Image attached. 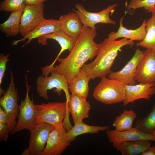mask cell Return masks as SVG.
<instances>
[{
    "label": "cell",
    "mask_w": 155,
    "mask_h": 155,
    "mask_svg": "<svg viewBox=\"0 0 155 155\" xmlns=\"http://www.w3.org/2000/svg\"><path fill=\"white\" fill-rule=\"evenodd\" d=\"M146 30L145 37L136 45L155 52V11L152 13L151 17L146 21Z\"/></svg>",
    "instance_id": "d4e9b609"
},
{
    "label": "cell",
    "mask_w": 155,
    "mask_h": 155,
    "mask_svg": "<svg viewBox=\"0 0 155 155\" xmlns=\"http://www.w3.org/2000/svg\"><path fill=\"white\" fill-rule=\"evenodd\" d=\"M60 29L59 20L52 19H46L24 36L23 38L13 41L12 45H16L19 42L24 41L26 39H28V41L22 46H24L29 43L34 39L38 38L42 36L52 33Z\"/></svg>",
    "instance_id": "e0dca14e"
},
{
    "label": "cell",
    "mask_w": 155,
    "mask_h": 155,
    "mask_svg": "<svg viewBox=\"0 0 155 155\" xmlns=\"http://www.w3.org/2000/svg\"><path fill=\"white\" fill-rule=\"evenodd\" d=\"M25 78L26 94L24 100H21L19 106L18 119L16 122L13 134L23 129H27L29 131L37 123L35 104L33 100L30 99L29 95L31 86L28 85L27 74L25 75Z\"/></svg>",
    "instance_id": "52a82bcc"
},
{
    "label": "cell",
    "mask_w": 155,
    "mask_h": 155,
    "mask_svg": "<svg viewBox=\"0 0 155 155\" xmlns=\"http://www.w3.org/2000/svg\"><path fill=\"white\" fill-rule=\"evenodd\" d=\"M110 126H92L87 125L83 121L74 124L73 126L67 131L68 137L72 142L76 137L81 135L88 133H96L100 131L109 129Z\"/></svg>",
    "instance_id": "cb8c5ba5"
},
{
    "label": "cell",
    "mask_w": 155,
    "mask_h": 155,
    "mask_svg": "<svg viewBox=\"0 0 155 155\" xmlns=\"http://www.w3.org/2000/svg\"><path fill=\"white\" fill-rule=\"evenodd\" d=\"M67 103L68 111L71 115L74 124L88 117L91 106L86 99L71 94Z\"/></svg>",
    "instance_id": "2e32d148"
},
{
    "label": "cell",
    "mask_w": 155,
    "mask_h": 155,
    "mask_svg": "<svg viewBox=\"0 0 155 155\" xmlns=\"http://www.w3.org/2000/svg\"><path fill=\"white\" fill-rule=\"evenodd\" d=\"M106 134L109 142L117 150L120 144L125 142L142 140L155 142V137L151 134L144 133L135 127L122 131L108 129L106 130Z\"/></svg>",
    "instance_id": "7c38bea8"
},
{
    "label": "cell",
    "mask_w": 155,
    "mask_h": 155,
    "mask_svg": "<svg viewBox=\"0 0 155 155\" xmlns=\"http://www.w3.org/2000/svg\"><path fill=\"white\" fill-rule=\"evenodd\" d=\"M7 118L6 113L3 108L0 106V123L3 124H7Z\"/></svg>",
    "instance_id": "1f68e13d"
},
{
    "label": "cell",
    "mask_w": 155,
    "mask_h": 155,
    "mask_svg": "<svg viewBox=\"0 0 155 155\" xmlns=\"http://www.w3.org/2000/svg\"><path fill=\"white\" fill-rule=\"evenodd\" d=\"M10 132L7 124L0 123V141L6 142L9 137Z\"/></svg>",
    "instance_id": "4dcf8cb0"
},
{
    "label": "cell",
    "mask_w": 155,
    "mask_h": 155,
    "mask_svg": "<svg viewBox=\"0 0 155 155\" xmlns=\"http://www.w3.org/2000/svg\"><path fill=\"white\" fill-rule=\"evenodd\" d=\"M117 6L116 4L110 5L100 12H92L86 10L81 4L77 3L75 5L77 9H73L78 14L83 25H86L96 30L95 25L98 23L115 24V22L111 20L110 16Z\"/></svg>",
    "instance_id": "9c48e42d"
},
{
    "label": "cell",
    "mask_w": 155,
    "mask_h": 155,
    "mask_svg": "<svg viewBox=\"0 0 155 155\" xmlns=\"http://www.w3.org/2000/svg\"><path fill=\"white\" fill-rule=\"evenodd\" d=\"M43 3L28 5L24 8L20 20V33L23 37L46 19Z\"/></svg>",
    "instance_id": "8fae6325"
},
{
    "label": "cell",
    "mask_w": 155,
    "mask_h": 155,
    "mask_svg": "<svg viewBox=\"0 0 155 155\" xmlns=\"http://www.w3.org/2000/svg\"><path fill=\"white\" fill-rule=\"evenodd\" d=\"M140 155H155V146H150Z\"/></svg>",
    "instance_id": "d6a6232c"
},
{
    "label": "cell",
    "mask_w": 155,
    "mask_h": 155,
    "mask_svg": "<svg viewBox=\"0 0 155 155\" xmlns=\"http://www.w3.org/2000/svg\"><path fill=\"white\" fill-rule=\"evenodd\" d=\"M149 140H142L126 141L121 143L119 150L122 155H137L150 146Z\"/></svg>",
    "instance_id": "603a6c76"
},
{
    "label": "cell",
    "mask_w": 155,
    "mask_h": 155,
    "mask_svg": "<svg viewBox=\"0 0 155 155\" xmlns=\"http://www.w3.org/2000/svg\"><path fill=\"white\" fill-rule=\"evenodd\" d=\"M90 79L82 67L76 75L68 83L69 91L71 94L86 99L89 94L88 84Z\"/></svg>",
    "instance_id": "44dd1931"
},
{
    "label": "cell",
    "mask_w": 155,
    "mask_h": 155,
    "mask_svg": "<svg viewBox=\"0 0 155 155\" xmlns=\"http://www.w3.org/2000/svg\"><path fill=\"white\" fill-rule=\"evenodd\" d=\"M10 83L7 90L2 96L0 97V105L5 111L7 118V125L10 133L13 134L19 112L18 103L19 95L18 89L15 87L13 73L10 71Z\"/></svg>",
    "instance_id": "8992f818"
},
{
    "label": "cell",
    "mask_w": 155,
    "mask_h": 155,
    "mask_svg": "<svg viewBox=\"0 0 155 155\" xmlns=\"http://www.w3.org/2000/svg\"><path fill=\"white\" fill-rule=\"evenodd\" d=\"M96 35V30L83 25L81 33L69 54L65 58H59L58 65H47L49 72L55 71L64 76L68 84L86 62L92 60L97 56L98 45L94 40Z\"/></svg>",
    "instance_id": "6da1fadb"
},
{
    "label": "cell",
    "mask_w": 155,
    "mask_h": 155,
    "mask_svg": "<svg viewBox=\"0 0 155 155\" xmlns=\"http://www.w3.org/2000/svg\"><path fill=\"white\" fill-rule=\"evenodd\" d=\"M61 29L76 41L82 32L83 25L77 13L71 12L61 15L59 20Z\"/></svg>",
    "instance_id": "ac0fdd59"
},
{
    "label": "cell",
    "mask_w": 155,
    "mask_h": 155,
    "mask_svg": "<svg viewBox=\"0 0 155 155\" xmlns=\"http://www.w3.org/2000/svg\"><path fill=\"white\" fill-rule=\"evenodd\" d=\"M142 84L155 82V52L147 49L137 65L135 78Z\"/></svg>",
    "instance_id": "4fadbf2b"
},
{
    "label": "cell",
    "mask_w": 155,
    "mask_h": 155,
    "mask_svg": "<svg viewBox=\"0 0 155 155\" xmlns=\"http://www.w3.org/2000/svg\"><path fill=\"white\" fill-rule=\"evenodd\" d=\"M144 52L137 48L132 58L125 66L119 71H112L108 75V78L116 79L125 85L135 84V78L137 67Z\"/></svg>",
    "instance_id": "5bb4252c"
},
{
    "label": "cell",
    "mask_w": 155,
    "mask_h": 155,
    "mask_svg": "<svg viewBox=\"0 0 155 155\" xmlns=\"http://www.w3.org/2000/svg\"><path fill=\"white\" fill-rule=\"evenodd\" d=\"M10 54L5 55L4 54L1 53L0 54V86L2 83L3 78L6 69V63L10 60L8 57Z\"/></svg>",
    "instance_id": "f546056e"
},
{
    "label": "cell",
    "mask_w": 155,
    "mask_h": 155,
    "mask_svg": "<svg viewBox=\"0 0 155 155\" xmlns=\"http://www.w3.org/2000/svg\"><path fill=\"white\" fill-rule=\"evenodd\" d=\"M134 44L133 41L124 38L118 40L105 38L98 44V53L95 59L90 63L84 64L82 67L92 80L106 77L112 71L111 68L121 48Z\"/></svg>",
    "instance_id": "7a4b0ae2"
},
{
    "label": "cell",
    "mask_w": 155,
    "mask_h": 155,
    "mask_svg": "<svg viewBox=\"0 0 155 155\" xmlns=\"http://www.w3.org/2000/svg\"><path fill=\"white\" fill-rule=\"evenodd\" d=\"M124 16L121 17L119 21V26L117 32H111L109 34L108 38L112 40L123 38L131 40L142 41L146 36V20L144 19L141 26L135 30L129 29L123 26V21Z\"/></svg>",
    "instance_id": "d6986e66"
},
{
    "label": "cell",
    "mask_w": 155,
    "mask_h": 155,
    "mask_svg": "<svg viewBox=\"0 0 155 155\" xmlns=\"http://www.w3.org/2000/svg\"><path fill=\"white\" fill-rule=\"evenodd\" d=\"M82 1H86V0H82Z\"/></svg>",
    "instance_id": "d590c367"
},
{
    "label": "cell",
    "mask_w": 155,
    "mask_h": 155,
    "mask_svg": "<svg viewBox=\"0 0 155 155\" xmlns=\"http://www.w3.org/2000/svg\"><path fill=\"white\" fill-rule=\"evenodd\" d=\"M125 85L116 79L103 78L95 88L92 96L97 101L105 104L120 102L126 97Z\"/></svg>",
    "instance_id": "3957f363"
},
{
    "label": "cell",
    "mask_w": 155,
    "mask_h": 155,
    "mask_svg": "<svg viewBox=\"0 0 155 155\" xmlns=\"http://www.w3.org/2000/svg\"><path fill=\"white\" fill-rule=\"evenodd\" d=\"M151 134L155 137V129L153 131Z\"/></svg>",
    "instance_id": "e575fe53"
},
{
    "label": "cell",
    "mask_w": 155,
    "mask_h": 155,
    "mask_svg": "<svg viewBox=\"0 0 155 155\" xmlns=\"http://www.w3.org/2000/svg\"><path fill=\"white\" fill-rule=\"evenodd\" d=\"M50 76H44L39 75L36 81V90L39 96L45 100L49 97L47 91L55 88L54 92L60 96L62 91L64 92L66 97L67 103L68 102L70 95L69 94L67 82L63 75L58 73L55 70L51 72Z\"/></svg>",
    "instance_id": "5b68a950"
},
{
    "label": "cell",
    "mask_w": 155,
    "mask_h": 155,
    "mask_svg": "<svg viewBox=\"0 0 155 155\" xmlns=\"http://www.w3.org/2000/svg\"><path fill=\"white\" fill-rule=\"evenodd\" d=\"M26 5L25 0H5L0 4V10L11 12L24 9Z\"/></svg>",
    "instance_id": "83f0119b"
},
{
    "label": "cell",
    "mask_w": 155,
    "mask_h": 155,
    "mask_svg": "<svg viewBox=\"0 0 155 155\" xmlns=\"http://www.w3.org/2000/svg\"><path fill=\"white\" fill-rule=\"evenodd\" d=\"M136 117V114L133 110H124L120 115L116 117L113 122L115 130L122 131L131 129Z\"/></svg>",
    "instance_id": "484cf974"
},
{
    "label": "cell",
    "mask_w": 155,
    "mask_h": 155,
    "mask_svg": "<svg viewBox=\"0 0 155 155\" xmlns=\"http://www.w3.org/2000/svg\"><path fill=\"white\" fill-rule=\"evenodd\" d=\"M24 9L11 12L7 19L0 24L1 31L7 36H16L20 33L21 18Z\"/></svg>",
    "instance_id": "7402d4cb"
},
{
    "label": "cell",
    "mask_w": 155,
    "mask_h": 155,
    "mask_svg": "<svg viewBox=\"0 0 155 155\" xmlns=\"http://www.w3.org/2000/svg\"><path fill=\"white\" fill-rule=\"evenodd\" d=\"M135 127L147 134H151L155 129V102L147 116L136 121Z\"/></svg>",
    "instance_id": "4316f807"
},
{
    "label": "cell",
    "mask_w": 155,
    "mask_h": 155,
    "mask_svg": "<svg viewBox=\"0 0 155 155\" xmlns=\"http://www.w3.org/2000/svg\"><path fill=\"white\" fill-rule=\"evenodd\" d=\"M26 5H35L43 3L46 0H25Z\"/></svg>",
    "instance_id": "836d02e7"
},
{
    "label": "cell",
    "mask_w": 155,
    "mask_h": 155,
    "mask_svg": "<svg viewBox=\"0 0 155 155\" xmlns=\"http://www.w3.org/2000/svg\"><path fill=\"white\" fill-rule=\"evenodd\" d=\"M53 126L44 123H37L30 130L29 146L21 155H40L46 145Z\"/></svg>",
    "instance_id": "ba28073f"
},
{
    "label": "cell",
    "mask_w": 155,
    "mask_h": 155,
    "mask_svg": "<svg viewBox=\"0 0 155 155\" xmlns=\"http://www.w3.org/2000/svg\"><path fill=\"white\" fill-rule=\"evenodd\" d=\"M35 106L36 123H44L54 126L60 125L69 115L66 101L43 103Z\"/></svg>",
    "instance_id": "277c9868"
},
{
    "label": "cell",
    "mask_w": 155,
    "mask_h": 155,
    "mask_svg": "<svg viewBox=\"0 0 155 155\" xmlns=\"http://www.w3.org/2000/svg\"><path fill=\"white\" fill-rule=\"evenodd\" d=\"M143 7L146 11L152 13L155 11V0H131L127 6V9L133 10Z\"/></svg>",
    "instance_id": "f1b7e54d"
},
{
    "label": "cell",
    "mask_w": 155,
    "mask_h": 155,
    "mask_svg": "<svg viewBox=\"0 0 155 155\" xmlns=\"http://www.w3.org/2000/svg\"><path fill=\"white\" fill-rule=\"evenodd\" d=\"M126 97L123 102L125 106L138 99L149 100L155 94V82L133 85H125Z\"/></svg>",
    "instance_id": "9a60e30c"
},
{
    "label": "cell",
    "mask_w": 155,
    "mask_h": 155,
    "mask_svg": "<svg viewBox=\"0 0 155 155\" xmlns=\"http://www.w3.org/2000/svg\"><path fill=\"white\" fill-rule=\"evenodd\" d=\"M71 142L63 125L53 127L46 145L40 155H60Z\"/></svg>",
    "instance_id": "30bf717a"
},
{
    "label": "cell",
    "mask_w": 155,
    "mask_h": 155,
    "mask_svg": "<svg viewBox=\"0 0 155 155\" xmlns=\"http://www.w3.org/2000/svg\"><path fill=\"white\" fill-rule=\"evenodd\" d=\"M48 39L55 40L59 44L61 48L57 57L51 64L53 65H54L60 55L65 50H68L70 52L74 47L76 41L66 34L61 29L54 32L38 38V41L40 44L46 45L47 44L46 40Z\"/></svg>",
    "instance_id": "ffe728a7"
}]
</instances>
